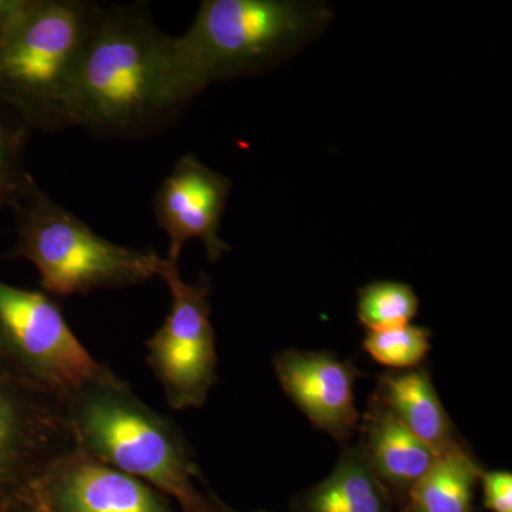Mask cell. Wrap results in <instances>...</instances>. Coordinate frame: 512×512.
<instances>
[{"label": "cell", "mask_w": 512, "mask_h": 512, "mask_svg": "<svg viewBox=\"0 0 512 512\" xmlns=\"http://www.w3.org/2000/svg\"><path fill=\"white\" fill-rule=\"evenodd\" d=\"M201 92L175 37L138 9L99 6L74 82L70 123L103 138L153 136Z\"/></svg>", "instance_id": "1"}, {"label": "cell", "mask_w": 512, "mask_h": 512, "mask_svg": "<svg viewBox=\"0 0 512 512\" xmlns=\"http://www.w3.org/2000/svg\"><path fill=\"white\" fill-rule=\"evenodd\" d=\"M74 444L87 456L140 478L180 512H222L202 494L201 471L177 424L141 402L113 370L64 397Z\"/></svg>", "instance_id": "2"}, {"label": "cell", "mask_w": 512, "mask_h": 512, "mask_svg": "<svg viewBox=\"0 0 512 512\" xmlns=\"http://www.w3.org/2000/svg\"><path fill=\"white\" fill-rule=\"evenodd\" d=\"M332 13L319 2L205 0L185 35L175 37L201 90L265 72L318 36Z\"/></svg>", "instance_id": "3"}, {"label": "cell", "mask_w": 512, "mask_h": 512, "mask_svg": "<svg viewBox=\"0 0 512 512\" xmlns=\"http://www.w3.org/2000/svg\"><path fill=\"white\" fill-rule=\"evenodd\" d=\"M12 210L16 242L8 256L32 262L47 295L123 289L160 276L164 258L156 249L123 247L100 237L33 178Z\"/></svg>", "instance_id": "4"}, {"label": "cell", "mask_w": 512, "mask_h": 512, "mask_svg": "<svg viewBox=\"0 0 512 512\" xmlns=\"http://www.w3.org/2000/svg\"><path fill=\"white\" fill-rule=\"evenodd\" d=\"M97 10L82 0H39L0 47V103L30 127H72L70 100Z\"/></svg>", "instance_id": "5"}, {"label": "cell", "mask_w": 512, "mask_h": 512, "mask_svg": "<svg viewBox=\"0 0 512 512\" xmlns=\"http://www.w3.org/2000/svg\"><path fill=\"white\" fill-rule=\"evenodd\" d=\"M0 356L60 400L103 375L45 292L0 281Z\"/></svg>", "instance_id": "6"}, {"label": "cell", "mask_w": 512, "mask_h": 512, "mask_svg": "<svg viewBox=\"0 0 512 512\" xmlns=\"http://www.w3.org/2000/svg\"><path fill=\"white\" fill-rule=\"evenodd\" d=\"M160 276L170 289L171 309L146 342V360L171 409L181 412L204 406L218 380L211 282L202 275L197 284H188L181 278L178 262L165 258Z\"/></svg>", "instance_id": "7"}, {"label": "cell", "mask_w": 512, "mask_h": 512, "mask_svg": "<svg viewBox=\"0 0 512 512\" xmlns=\"http://www.w3.org/2000/svg\"><path fill=\"white\" fill-rule=\"evenodd\" d=\"M74 446L62 400L0 356V501L29 503L43 471Z\"/></svg>", "instance_id": "8"}, {"label": "cell", "mask_w": 512, "mask_h": 512, "mask_svg": "<svg viewBox=\"0 0 512 512\" xmlns=\"http://www.w3.org/2000/svg\"><path fill=\"white\" fill-rule=\"evenodd\" d=\"M29 503L49 512H180L153 485L94 460L76 446L43 471Z\"/></svg>", "instance_id": "9"}, {"label": "cell", "mask_w": 512, "mask_h": 512, "mask_svg": "<svg viewBox=\"0 0 512 512\" xmlns=\"http://www.w3.org/2000/svg\"><path fill=\"white\" fill-rule=\"evenodd\" d=\"M228 177L211 170L194 154L174 164L153 198L158 227L170 238L168 261L178 262L184 245L200 239L211 262L231 251L220 238L221 220L231 194Z\"/></svg>", "instance_id": "10"}, {"label": "cell", "mask_w": 512, "mask_h": 512, "mask_svg": "<svg viewBox=\"0 0 512 512\" xmlns=\"http://www.w3.org/2000/svg\"><path fill=\"white\" fill-rule=\"evenodd\" d=\"M274 372L289 400L338 441L349 440L359 427L355 384L360 370L333 353L286 349L272 359Z\"/></svg>", "instance_id": "11"}, {"label": "cell", "mask_w": 512, "mask_h": 512, "mask_svg": "<svg viewBox=\"0 0 512 512\" xmlns=\"http://www.w3.org/2000/svg\"><path fill=\"white\" fill-rule=\"evenodd\" d=\"M357 430V443L389 494H409L439 458L373 397Z\"/></svg>", "instance_id": "12"}, {"label": "cell", "mask_w": 512, "mask_h": 512, "mask_svg": "<svg viewBox=\"0 0 512 512\" xmlns=\"http://www.w3.org/2000/svg\"><path fill=\"white\" fill-rule=\"evenodd\" d=\"M373 399L383 404L437 457L464 448L427 370H392L377 383Z\"/></svg>", "instance_id": "13"}, {"label": "cell", "mask_w": 512, "mask_h": 512, "mask_svg": "<svg viewBox=\"0 0 512 512\" xmlns=\"http://www.w3.org/2000/svg\"><path fill=\"white\" fill-rule=\"evenodd\" d=\"M296 512H392L390 494L359 443L345 447L328 477L298 498Z\"/></svg>", "instance_id": "14"}, {"label": "cell", "mask_w": 512, "mask_h": 512, "mask_svg": "<svg viewBox=\"0 0 512 512\" xmlns=\"http://www.w3.org/2000/svg\"><path fill=\"white\" fill-rule=\"evenodd\" d=\"M480 467L466 447L437 458L407 494L412 512H473Z\"/></svg>", "instance_id": "15"}, {"label": "cell", "mask_w": 512, "mask_h": 512, "mask_svg": "<svg viewBox=\"0 0 512 512\" xmlns=\"http://www.w3.org/2000/svg\"><path fill=\"white\" fill-rule=\"evenodd\" d=\"M420 301L412 286L396 281H376L357 291V319L367 330L410 325Z\"/></svg>", "instance_id": "16"}, {"label": "cell", "mask_w": 512, "mask_h": 512, "mask_svg": "<svg viewBox=\"0 0 512 512\" xmlns=\"http://www.w3.org/2000/svg\"><path fill=\"white\" fill-rule=\"evenodd\" d=\"M363 349L379 365L393 370L420 367L431 349V330L406 325L386 330H367Z\"/></svg>", "instance_id": "17"}, {"label": "cell", "mask_w": 512, "mask_h": 512, "mask_svg": "<svg viewBox=\"0 0 512 512\" xmlns=\"http://www.w3.org/2000/svg\"><path fill=\"white\" fill-rule=\"evenodd\" d=\"M26 141V130L0 119V211L15 207L32 181L26 170Z\"/></svg>", "instance_id": "18"}, {"label": "cell", "mask_w": 512, "mask_h": 512, "mask_svg": "<svg viewBox=\"0 0 512 512\" xmlns=\"http://www.w3.org/2000/svg\"><path fill=\"white\" fill-rule=\"evenodd\" d=\"M478 481L483 485L485 507L491 512H512V474L510 471H484Z\"/></svg>", "instance_id": "19"}, {"label": "cell", "mask_w": 512, "mask_h": 512, "mask_svg": "<svg viewBox=\"0 0 512 512\" xmlns=\"http://www.w3.org/2000/svg\"><path fill=\"white\" fill-rule=\"evenodd\" d=\"M39 0H0V47L36 8Z\"/></svg>", "instance_id": "20"}, {"label": "cell", "mask_w": 512, "mask_h": 512, "mask_svg": "<svg viewBox=\"0 0 512 512\" xmlns=\"http://www.w3.org/2000/svg\"><path fill=\"white\" fill-rule=\"evenodd\" d=\"M8 512H49L43 508L37 507L35 504L25 503V501H18L10 505Z\"/></svg>", "instance_id": "21"}, {"label": "cell", "mask_w": 512, "mask_h": 512, "mask_svg": "<svg viewBox=\"0 0 512 512\" xmlns=\"http://www.w3.org/2000/svg\"><path fill=\"white\" fill-rule=\"evenodd\" d=\"M13 503H5V501H0V512H8L10 505Z\"/></svg>", "instance_id": "22"}, {"label": "cell", "mask_w": 512, "mask_h": 512, "mask_svg": "<svg viewBox=\"0 0 512 512\" xmlns=\"http://www.w3.org/2000/svg\"><path fill=\"white\" fill-rule=\"evenodd\" d=\"M222 512H228L227 508H225V510H224V511H222Z\"/></svg>", "instance_id": "23"}, {"label": "cell", "mask_w": 512, "mask_h": 512, "mask_svg": "<svg viewBox=\"0 0 512 512\" xmlns=\"http://www.w3.org/2000/svg\"><path fill=\"white\" fill-rule=\"evenodd\" d=\"M228 512H234V511L228 510Z\"/></svg>", "instance_id": "24"}]
</instances>
